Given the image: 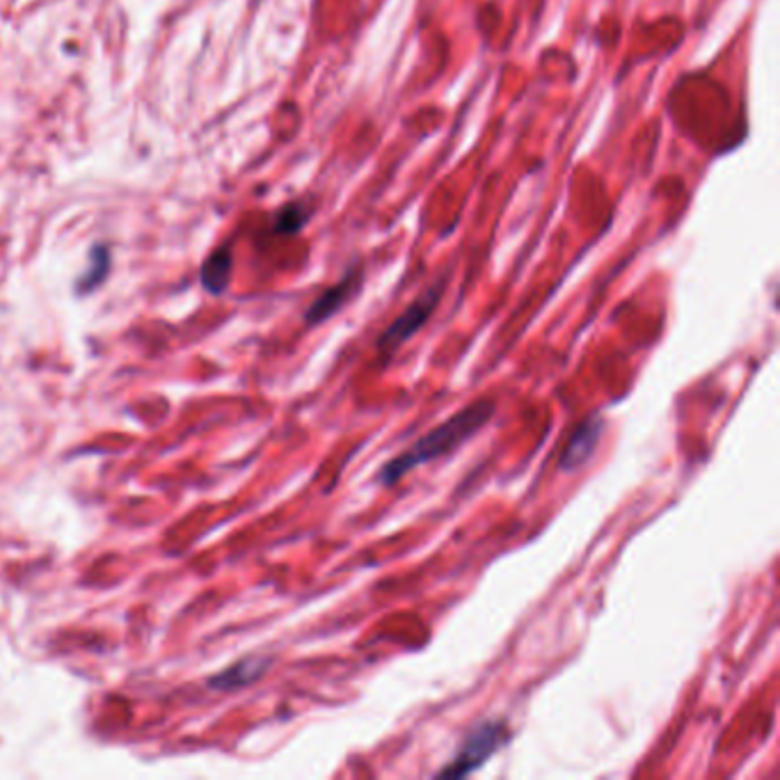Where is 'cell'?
<instances>
[{
  "instance_id": "8992f818",
  "label": "cell",
  "mask_w": 780,
  "mask_h": 780,
  "mask_svg": "<svg viewBox=\"0 0 780 780\" xmlns=\"http://www.w3.org/2000/svg\"><path fill=\"white\" fill-rule=\"evenodd\" d=\"M270 667V660H266V656H248V660H243L234 667H229L227 671H223L220 675L211 678V687L214 689H225V691H231V689H240V687H248L253 682H257Z\"/></svg>"
},
{
  "instance_id": "6da1fadb",
  "label": "cell",
  "mask_w": 780,
  "mask_h": 780,
  "mask_svg": "<svg viewBox=\"0 0 780 780\" xmlns=\"http://www.w3.org/2000/svg\"><path fill=\"white\" fill-rule=\"evenodd\" d=\"M495 415V403L487 398H478L470 405H465L458 413L442 422L437 428L419 437L413 446H409L405 454L392 458L389 463L383 465L378 481L383 485H394L398 483L407 472H413L419 465H426L431 461H437L442 456H448L451 451H456L463 446L470 437H474L490 419Z\"/></svg>"
},
{
  "instance_id": "ba28073f",
  "label": "cell",
  "mask_w": 780,
  "mask_h": 780,
  "mask_svg": "<svg viewBox=\"0 0 780 780\" xmlns=\"http://www.w3.org/2000/svg\"><path fill=\"white\" fill-rule=\"evenodd\" d=\"M108 268H110V255H108V248L106 245H97V248L92 250V264H90V270L83 275V279H80L78 284V292H92L97 284H101V279L108 275Z\"/></svg>"
},
{
  "instance_id": "7a4b0ae2",
  "label": "cell",
  "mask_w": 780,
  "mask_h": 780,
  "mask_svg": "<svg viewBox=\"0 0 780 780\" xmlns=\"http://www.w3.org/2000/svg\"><path fill=\"white\" fill-rule=\"evenodd\" d=\"M509 737H511L509 725L504 721H483L465 737V742L458 749L456 758L451 760L437 776L465 778L474 773L509 742Z\"/></svg>"
},
{
  "instance_id": "9c48e42d",
  "label": "cell",
  "mask_w": 780,
  "mask_h": 780,
  "mask_svg": "<svg viewBox=\"0 0 780 780\" xmlns=\"http://www.w3.org/2000/svg\"><path fill=\"white\" fill-rule=\"evenodd\" d=\"M309 220V211L303 207V204H289V207H284L277 218H275V231L277 234H298Z\"/></svg>"
},
{
  "instance_id": "3957f363",
  "label": "cell",
  "mask_w": 780,
  "mask_h": 780,
  "mask_svg": "<svg viewBox=\"0 0 780 780\" xmlns=\"http://www.w3.org/2000/svg\"><path fill=\"white\" fill-rule=\"evenodd\" d=\"M444 292V282L431 286V289L419 296L413 305H409L389 327L378 337V348L389 357L394 350H398L409 337H415L422 327L428 323L431 314L435 312L440 298Z\"/></svg>"
},
{
  "instance_id": "52a82bcc",
  "label": "cell",
  "mask_w": 780,
  "mask_h": 780,
  "mask_svg": "<svg viewBox=\"0 0 780 780\" xmlns=\"http://www.w3.org/2000/svg\"><path fill=\"white\" fill-rule=\"evenodd\" d=\"M231 268H234V261H231L229 248H218L207 261H204V266H201V284H204V289H207V292L214 294V296L223 294V292L227 289V286H229Z\"/></svg>"
},
{
  "instance_id": "5b68a950",
  "label": "cell",
  "mask_w": 780,
  "mask_h": 780,
  "mask_svg": "<svg viewBox=\"0 0 780 780\" xmlns=\"http://www.w3.org/2000/svg\"><path fill=\"white\" fill-rule=\"evenodd\" d=\"M359 286H362V270L359 268H350L339 284L330 286V289L323 292L312 303V307L305 314V320L309 325H318V323L327 320L330 316H335L348 300H353V296L359 292Z\"/></svg>"
},
{
  "instance_id": "277c9868",
  "label": "cell",
  "mask_w": 780,
  "mask_h": 780,
  "mask_svg": "<svg viewBox=\"0 0 780 780\" xmlns=\"http://www.w3.org/2000/svg\"><path fill=\"white\" fill-rule=\"evenodd\" d=\"M602 431H604V422L600 415L586 417L577 428H574L570 440L565 442V446L561 451V461H559L561 467L565 472H572V470H580L582 465H586L595 454Z\"/></svg>"
}]
</instances>
